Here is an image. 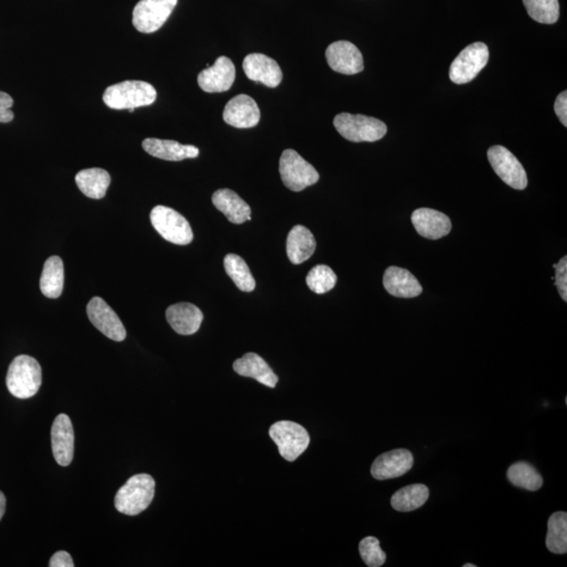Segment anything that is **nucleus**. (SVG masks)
I'll list each match as a JSON object with an SVG mask.
<instances>
[{
	"label": "nucleus",
	"instance_id": "1",
	"mask_svg": "<svg viewBox=\"0 0 567 567\" xmlns=\"http://www.w3.org/2000/svg\"><path fill=\"white\" fill-rule=\"evenodd\" d=\"M157 99V90L149 82L126 81L108 87L103 94V102L112 109H129L149 107Z\"/></svg>",
	"mask_w": 567,
	"mask_h": 567
},
{
	"label": "nucleus",
	"instance_id": "2",
	"mask_svg": "<svg viewBox=\"0 0 567 567\" xmlns=\"http://www.w3.org/2000/svg\"><path fill=\"white\" fill-rule=\"evenodd\" d=\"M156 483L149 474H138L126 481L116 494L115 507L120 513L136 516L150 507Z\"/></svg>",
	"mask_w": 567,
	"mask_h": 567
},
{
	"label": "nucleus",
	"instance_id": "3",
	"mask_svg": "<svg viewBox=\"0 0 567 567\" xmlns=\"http://www.w3.org/2000/svg\"><path fill=\"white\" fill-rule=\"evenodd\" d=\"M41 382V367L35 358L20 356L11 363L7 374V387L15 398H33L39 391Z\"/></svg>",
	"mask_w": 567,
	"mask_h": 567
},
{
	"label": "nucleus",
	"instance_id": "4",
	"mask_svg": "<svg viewBox=\"0 0 567 567\" xmlns=\"http://www.w3.org/2000/svg\"><path fill=\"white\" fill-rule=\"evenodd\" d=\"M335 129L351 142H375L385 137L387 125L364 115L341 113L334 118Z\"/></svg>",
	"mask_w": 567,
	"mask_h": 567
},
{
	"label": "nucleus",
	"instance_id": "5",
	"mask_svg": "<svg viewBox=\"0 0 567 567\" xmlns=\"http://www.w3.org/2000/svg\"><path fill=\"white\" fill-rule=\"evenodd\" d=\"M150 222L164 240L176 245H188L193 240L187 219L169 207L158 205L150 212Z\"/></svg>",
	"mask_w": 567,
	"mask_h": 567
},
{
	"label": "nucleus",
	"instance_id": "6",
	"mask_svg": "<svg viewBox=\"0 0 567 567\" xmlns=\"http://www.w3.org/2000/svg\"><path fill=\"white\" fill-rule=\"evenodd\" d=\"M270 436L277 444L280 456L290 462L296 460L310 443L307 430L289 420H280L273 424L270 429Z\"/></svg>",
	"mask_w": 567,
	"mask_h": 567
},
{
	"label": "nucleus",
	"instance_id": "7",
	"mask_svg": "<svg viewBox=\"0 0 567 567\" xmlns=\"http://www.w3.org/2000/svg\"><path fill=\"white\" fill-rule=\"evenodd\" d=\"M279 174L284 185L296 193L314 185L320 180L318 170L294 150H286L280 156Z\"/></svg>",
	"mask_w": 567,
	"mask_h": 567
},
{
	"label": "nucleus",
	"instance_id": "8",
	"mask_svg": "<svg viewBox=\"0 0 567 567\" xmlns=\"http://www.w3.org/2000/svg\"><path fill=\"white\" fill-rule=\"evenodd\" d=\"M489 58V48L484 42L468 46L451 64V81L456 84L471 82L487 64Z\"/></svg>",
	"mask_w": 567,
	"mask_h": 567
},
{
	"label": "nucleus",
	"instance_id": "9",
	"mask_svg": "<svg viewBox=\"0 0 567 567\" xmlns=\"http://www.w3.org/2000/svg\"><path fill=\"white\" fill-rule=\"evenodd\" d=\"M178 0H140L133 12V24L139 32L150 34L159 30L173 13Z\"/></svg>",
	"mask_w": 567,
	"mask_h": 567
},
{
	"label": "nucleus",
	"instance_id": "10",
	"mask_svg": "<svg viewBox=\"0 0 567 567\" xmlns=\"http://www.w3.org/2000/svg\"><path fill=\"white\" fill-rule=\"evenodd\" d=\"M487 158L499 178L518 191L528 186V176L522 164L503 146L495 145L487 150Z\"/></svg>",
	"mask_w": 567,
	"mask_h": 567
},
{
	"label": "nucleus",
	"instance_id": "11",
	"mask_svg": "<svg viewBox=\"0 0 567 567\" xmlns=\"http://www.w3.org/2000/svg\"><path fill=\"white\" fill-rule=\"evenodd\" d=\"M89 319L107 338L122 341L126 338V331L117 314L101 297L91 298L87 307Z\"/></svg>",
	"mask_w": 567,
	"mask_h": 567
},
{
	"label": "nucleus",
	"instance_id": "12",
	"mask_svg": "<svg viewBox=\"0 0 567 567\" xmlns=\"http://www.w3.org/2000/svg\"><path fill=\"white\" fill-rule=\"evenodd\" d=\"M329 66L344 75H356L364 71V58L361 51L349 41L333 42L326 50Z\"/></svg>",
	"mask_w": 567,
	"mask_h": 567
},
{
	"label": "nucleus",
	"instance_id": "13",
	"mask_svg": "<svg viewBox=\"0 0 567 567\" xmlns=\"http://www.w3.org/2000/svg\"><path fill=\"white\" fill-rule=\"evenodd\" d=\"M414 459L410 451L398 449L378 456L371 467V474L377 480L394 479L404 477L413 467Z\"/></svg>",
	"mask_w": 567,
	"mask_h": 567
},
{
	"label": "nucleus",
	"instance_id": "14",
	"mask_svg": "<svg viewBox=\"0 0 567 567\" xmlns=\"http://www.w3.org/2000/svg\"><path fill=\"white\" fill-rule=\"evenodd\" d=\"M223 119L236 129H252L259 125L261 112L252 97L237 95L225 107Z\"/></svg>",
	"mask_w": 567,
	"mask_h": 567
},
{
	"label": "nucleus",
	"instance_id": "15",
	"mask_svg": "<svg viewBox=\"0 0 567 567\" xmlns=\"http://www.w3.org/2000/svg\"><path fill=\"white\" fill-rule=\"evenodd\" d=\"M243 69L250 81L261 82L268 88H277L282 82L283 73L276 60L264 54H249L243 61Z\"/></svg>",
	"mask_w": 567,
	"mask_h": 567
},
{
	"label": "nucleus",
	"instance_id": "16",
	"mask_svg": "<svg viewBox=\"0 0 567 567\" xmlns=\"http://www.w3.org/2000/svg\"><path fill=\"white\" fill-rule=\"evenodd\" d=\"M235 79L236 68L233 61L221 56L210 68L200 73L198 84L206 93H223L233 87Z\"/></svg>",
	"mask_w": 567,
	"mask_h": 567
},
{
	"label": "nucleus",
	"instance_id": "17",
	"mask_svg": "<svg viewBox=\"0 0 567 567\" xmlns=\"http://www.w3.org/2000/svg\"><path fill=\"white\" fill-rule=\"evenodd\" d=\"M51 435L55 460L61 467H68L74 457V429L66 414H59L55 418Z\"/></svg>",
	"mask_w": 567,
	"mask_h": 567
},
{
	"label": "nucleus",
	"instance_id": "18",
	"mask_svg": "<svg viewBox=\"0 0 567 567\" xmlns=\"http://www.w3.org/2000/svg\"><path fill=\"white\" fill-rule=\"evenodd\" d=\"M411 221L419 236L438 240L450 234L452 223L447 215L431 209H419L412 213Z\"/></svg>",
	"mask_w": 567,
	"mask_h": 567
},
{
	"label": "nucleus",
	"instance_id": "19",
	"mask_svg": "<svg viewBox=\"0 0 567 567\" xmlns=\"http://www.w3.org/2000/svg\"><path fill=\"white\" fill-rule=\"evenodd\" d=\"M142 148L150 156L166 161L194 159L200 154L196 146L181 144L174 140L148 138L142 142Z\"/></svg>",
	"mask_w": 567,
	"mask_h": 567
},
{
	"label": "nucleus",
	"instance_id": "20",
	"mask_svg": "<svg viewBox=\"0 0 567 567\" xmlns=\"http://www.w3.org/2000/svg\"><path fill=\"white\" fill-rule=\"evenodd\" d=\"M204 316L202 311L191 303H179L172 305L167 310V320L170 327L181 335H192L196 333Z\"/></svg>",
	"mask_w": 567,
	"mask_h": 567
},
{
	"label": "nucleus",
	"instance_id": "21",
	"mask_svg": "<svg viewBox=\"0 0 567 567\" xmlns=\"http://www.w3.org/2000/svg\"><path fill=\"white\" fill-rule=\"evenodd\" d=\"M383 288L396 297L412 298L423 294L418 279L410 271L396 266L389 267L385 271Z\"/></svg>",
	"mask_w": 567,
	"mask_h": 567
},
{
	"label": "nucleus",
	"instance_id": "22",
	"mask_svg": "<svg viewBox=\"0 0 567 567\" xmlns=\"http://www.w3.org/2000/svg\"><path fill=\"white\" fill-rule=\"evenodd\" d=\"M233 367L236 374L253 378L266 387L276 388L279 382L278 375L257 353H246L242 358L236 359Z\"/></svg>",
	"mask_w": 567,
	"mask_h": 567
},
{
	"label": "nucleus",
	"instance_id": "23",
	"mask_svg": "<svg viewBox=\"0 0 567 567\" xmlns=\"http://www.w3.org/2000/svg\"><path fill=\"white\" fill-rule=\"evenodd\" d=\"M212 203L231 223L242 224L252 219L250 206L231 189H219L212 194Z\"/></svg>",
	"mask_w": 567,
	"mask_h": 567
},
{
	"label": "nucleus",
	"instance_id": "24",
	"mask_svg": "<svg viewBox=\"0 0 567 567\" xmlns=\"http://www.w3.org/2000/svg\"><path fill=\"white\" fill-rule=\"evenodd\" d=\"M316 242L314 236L311 231L303 227V225H296L290 230L288 236V244H286V250H288V259L292 264L300 265L307 261L315 252Z\"/></svg>",
	"mask_w": 567,
	"mask_h": 567
},
{
	"label": "nucleus",
	"instance_id": "25",
	"mask_svg": "<svg viewBox=\"0 0 567 567\" xmlns=\"http://www.w3.org/2000/svg\"><path fill=\"white\" fill-rule=\"evenodd\" d=\"M76 185L88 198L100 200L106 197L111 185V176L102 168H88L75 176Z\"/></svg>",
	"mask_w": 567,
	"mask_h": 567
},
{
	"label": "nucleus",
	"instance_id": "26",
	"mask_svg": "<svg viewBox=\"0 0 567 567\" xmlns=\"http://www.w3.org/2000/svg\"><path fill=\"white\" fill-rule=\"evenodd\" d=\"M64 283V262L57 255L48 258L40 278V290L48 298H58L63 294Z\"/></svg>",
	"mask_w": 567,
	"mask_h": 567
},
{
	"label": "nucleus",
	"instance_id": "27",
	"mask_svg": "<svg viewBox=\"0 0 567 567\" xmlns=\"http://www.w3.org/2000/svg\"><path fill=\"white\" fill-rule=\"evenodd\" d=\"M429 487L425 485H412L402 487L391 498V505L395 511H412L419 508L429 499Z\"/></svg>",
	"mask_w": 567,
	"mask_h": 567
},
{
	"label": "nucleus",
	"instance_id": "28",
	"mask_svg": "<svg viewBox=\"0 0 567 567\" xmlns=\"http://www.w3.org/2000/svg\"><path fill=\"white\" fill-rule=\"evenodd\" d=\"M546 547L548 551L563 554L567 552V514L566 511H556L547 523Z\"/></svg>",
	"mask_w": 567,
	"mask_h": 567
},
{
	"label": "nucleus",
	"instance_id": "29",
	"mask_svg": "<svg viewBox=\"0 0 567 567\" xmlns=\"http://www.w3.org/2000/svg\"><path fill=\"white\" fill-rule=\"evenodd\" d=\"M508 478L511 485L528 491H538L544 485V478L532 465L520 461L508 469Z\"/></svg>",
	"mask_w": 567,
	"mask_h": 567
},
{
	"label": "nucleus",
	"instance_id": "30",
	"mask_svg": "<svg viewBox=\"0 0 567 567\" xmlns=\"http://www.w3.org/2000/svg\"><path fill=\"white\" fill-rule=\"evenodd\" d=\"M225 271L234 280L236 288L244 292H252L255 288V279L246 262L235 253H229L224 259Z\"/></svg>",
	"mask_w": 567,
	"mask_h": 567
},
{
	"label": "nucleus",
	"instance_id": "31",
	"mask_svg": "<svg viewBox=\"0 0 567 567\" xmlns=\"http://www.w3.org/2000/svg\"><path fill=\"white\" fill-rule=\"evenodd\" d=\"M529 17L540 23L557 22L560 15L558 0H523Z\"/></svg>",
	"mask_w": 567,
	"mask_h": 567
},
{
	"label": "nucleus",
	"instance_id": "32",
	"mask_svg": "<svg viewBox=\"0 0 567 567\" xmlns=\"http://www.w3.org/2000/svg\"><path fill=\"white\" fill-rule=\"evenodd\" d=\"M337 274L327 265H318L308 273L306 283L310 290L318 295H324L337 285Z\"/></svg>",
	"mask_w": 567,
	"mask_h": 567
},
{
	"label": "nucleus",
	"instance_id": "33",
	"mask_svg": "<svg viewBox=\"0 0 567 567\" xmlns=\"http://www.w3.org/2000/svg\"><path fill=\"white\" fill-rule=\"evenodd\" d=\"M358 550L364 563L369 567H381L386 563L387 554L382 550L380 540L372 536L359 542Z\"/></svg>",
	"mask_w": 567,
	"mask_h": 567
},
{
	"label": "nucleus",
	"instance_id": "34",
	"mask_svg": "<svg viewBox=\"0 0 567 567\" xmlns=\"http://www.w3.org/2000/svg\"><path fill=\"white\" fill-rule=\"evenodd\" d=\"M556 271V286L563 300L567 302V257H563L559 261L557 265H554Z\"/></svg>",
	"mask_w": 567,
	"mask_h": 567
},
{
	"label": "nucleus",
	"instance_id": "35",
	"mask_svg": "<svg viewBox=\"0 0 567 567\" xmlns=\"http://www.w3.org/2000/svg\"><path fill=\"white\" fill-rule=\"evenodd\" d=\"M13 105V99L4 91H0V122L9 124L14 119V114L11 109Z\"/></svg>",
	"mask_w": 567,
	"mask_h": 567
},
{
	"label": "nucleus",
	"instance_id": "36",
	"mask_svg": "<svg viewBox=\"0 0 567 567\" xmlns=\"http://www.w3.org/2000/svg\"><path fill=\"white\" fill-rule=\"evenodd\" d=\"M554 112H556L558 118L565 127L567 126V91L564 90L559 94L556 101H554Z\"/></svg>",
	"mask_w": 567,
	"mask_h": 567
},
{
	"label": "nucleus",
	"instance_id": "37",
	"mask_svg": "<svg viewBox=\"0 0 567 567\" xmlns=\"http://www.w3.org/2000/svg\"><path fill=\"white\" fill-rule=\"evenodd\" d=\"M50 567H74V563L69 553L61 551L55 553L50 560Z\"/></svg>",
	"mask_w": 567,
	"mask_h": 567
},
{
	"label": "nucleus",
	"instance_id": "38",
	"mask_svg": "<svg viewBox=\"0 0 567 567\" xmlns=\"http://www.w3.org/2000/svg\"><path fill=\"white\" fill-rule=\"evenodd\" d=\"M5 511V497L3 492H0V520H3Z\"/></svg>",
	"mask_w": 567,
	"mask_h": 567
},
{
	"label": "nucleus",
	"instance_id": "39",
	"mask_svg": "<svg viewBox=\"0 0 567 567\" xmlns=\"http://www.w3.org/2000/svg\"><path fill=\"white\" fill-rule=\"evenodd\" d=\"M475 566H477V565H474V564H471V563H468V564L463 565V567H475Z\"/></svg>",
	"mask_w": 567,
	"mask_h": 567
}]
</instances>
